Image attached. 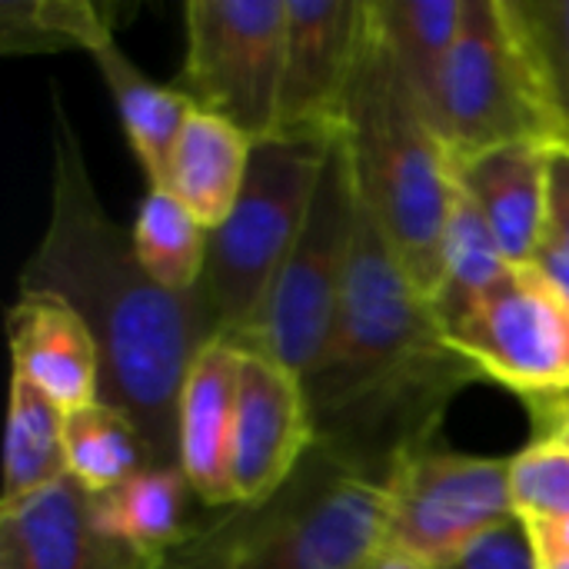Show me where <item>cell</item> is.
Instances as JSON below:
<instances>
[{
    "label": "cell",
    "mask_w": 569,
    "mask_h": 569,
    "mask_svg": "<svg viewBox=\"0 0 569 569\" xmlns=\"http://www.w3.org/2000/svg\"><path fill=\"white\" fill-rule=\"evenodd\" d=\"M20 290L53 293L83 320L100 357V400L133 420L153 467H177L180 390L193 357L220 333L203 290H163L137 260L133 233L103 213L57 90L50 217L23 260Z\"/></svg>",
    "instance_id": "1"
},
{
    "label": "cell",
    "mask_w": 569,
    "mask_h": 569,
    "mask_svg": "<svg viewBox=\"0 0 569 569\" xmlns=\"http://www.w3.org/2000/svg\"><path fill=\"white\" fill-rule=\"evenodd\" d=\"M377 27L407 73L413 93L430 110L447 57L460 37L467 0H370Z\"/></svg>",
    "instance_id": "22"
},
{
    "label": "cell",
    "mask_w": 569,
    "mask_h": 569,
    "mask_svg": "<svg viewBox=\"0 0 569 569\" xmlns=\"http://www.w3.org/2000/svg\"><path fill=\"white\" fill-rule=\"evenodd\" d=\"M523 407L537 427V437H547L553 433L557 427L569 423V387L563 390H550V393H533V397H523Z\"/></svg>",
    "instance_id": "30"
},
{
    "label": "cell",
    "mask_w": 569,
    "mask_h": 569,
    "mask_svg": "<svg viewBox=\"0 0 569 569\" xmlns=\"http://www.w3.org/2000/svg\"><path fill=\"white\" fill-rule=\"evenodd\" d=\"M543 240L569 253V147L550 143L547 157V233Z\"/></svg>",
    "instance_id": "29"
},
{
    "label": "cell",
    "mask_w": 569,
    "mask_h": 569,
    "mask_svg": "<svg viewBox=\"0 0 569 569\" xmlns=\"http://www.w3.org/2000/svg\"><path fill=\"white\" fill-rule=\"evenodd\" d=\"M483 380L437 327L377 220L360 207L353 257L320 363L303 380L317 443L377 483L427 450L457 393Z\"/></svg>",
    "instance_id": "2"
},
{
    "label": "cell",
    "mask_w": 569,
    "mask_h": 569,
    "mask_svg": "<svg viewBox=\"0 0 569 569\" xmlns=\"http://www.w3.org/2000/svg\"><path fill=\"white\" fill-rule=\"evenodd\" d=\"M550 143L517 140L453 160L460 193L483 213L510 263H533L547 233Z\"/></svg>",
    "instance_id": "16"
},
{
    "label": "cell",
    "mask_w": 569,
    "mask_h": 569,
    "mask_svg": "<svg viewBox=\"0 0 569 569\" xmlns=\"http://www.w3.org/2000/svg\"><path fill=\"white\" fill-rule=\"evenodd\" d=\"M63 450H67V473L90 493H110L127 483L133 473L153 467L150 450L117 407L97 400L80 410H70L63 420Z\"/></svg>",
    "instance_id": "24"
},
{
    "label": "cell",
    "mask_w": 569,
    "mask_h": 569,
    "mask_svg": "<svg viewBox=\"0 0 569 569\" xmlns=\"http://www.w3.org/2000/svg\"><path fill=\"white\" fill-rule=\"evenodd\" d=\"M533 267L567 297L569 303V253L567 250H560L557 243H550V240H543L540 243V250H537V257H533Z\"/></svg>",
    "instance_id": "32"
},
{
    "label": "cell",
    "mask_w": 569,
    "mask_h": 569,
    "mask_svg": "<svg viewBox=\"0 0 569 569\" xmlns=\"http://www.w3.org/2000/svg\"><path fill=\"white\" fill-rule=\"evenodd\" d=\"M110 23L100 7L80 0L43 3H3V47H63L77 43L87 53L110 37Z\"/></svg>",
    "instance_id": "26"
},
{
    "label": "cell",
    "mask_w": 569,
    "mask_h": 569,
    "mask_svg": "<svg viewBox=\"0 0 569 569\" xmlns=\"http://www.w3.org/2000/svg\"><path fill=\"white\" fill-rule=\"evenodd\" d=\"M130 233L137 260L163 290L197 293L203 287L210 230L167 187L147 190Z\"/></svg>",
    "instance_id": "23"
},
{
    "label": "cell",
    "mask_w": 569,
    "mask_h": 569,
    "mask_svg": "<svg viewBox=\"0 0 569 569\" xmlns=\"http://www.w3.org/2000/svg\"><path fill=\"white\" fill-rule=\"evenodd\" d=\"M510 463V500L520 523L569 513V447L543 437L527 443Z\"/></svg>",
    "instance_id": "27"
},
{
    "label": "cell",
    "mask_w": 569,
    "mask_h": 569,
    "mask_svg": "<svg viewBox=\"0 0 569 569\" xmlns=\"http://www.w3.org/2000/svg\"><path fill=\"white\" fill-rule=\"evenodd\" d=\"M67 413L30 380L10 377V417H7V457H3V497L0 510L13 507L67 473L63 450Z\"/></svg>",
    "instance_id": "21"
},
{
    "label": "cell",
    "mask_w": 569,
    "mask_h": 569,
    "mask_svg": "<svg viewBox=\"0 0 569 569\" xmlns=\"http://www.w3.org/2000/svg\"><path fill=\"white\" fill-rule=\"evenodd\" d=\"M90 57L97 60V67H100L110 93H113V103H117L123 133H127L130 150L137 153V160H140L150 187H163L167 183V170H170L173 147L180 140V130H183L187 117L197 110V103L180 87L150 83L123 57V50L117 47L113 33L103 37L90 50Z\"/></svg>",
    "instance_id": "18"
},
{
    "label": "cell",
    "mask_w": 569,
    "mask_h": 569,
    "mask_svg": "<svg viewBox=\"0 0 569 569\" xmlns=\"http://www.w3.org/2000/svg\"><path fill=\"white\" fill-rule=\"evenodd\" d=\"M427 117L450 160L517 140L553 143L540 80L507 0H467Z\"/></svg>",
    "instance_id": "6"
},
{
    "label": "cell",
    "mask_w": 569,
    "mask_h": 569,
    "mask_svg": "<svg viewBox=\"0 0 569 569\" xmlns=\"http://www.w3.org/2000/svg\"><path fill=\"white\" fill-rule=\"evenodd\" d=\"M240 347L217 337L190 363L177 403V467L207 510L233 507L230 443L240 387Z\"/></svg>",
    "instance_id": "14"
},
{
    "label": "cell",
    "mask_w": 569,
    "mask_h": 569,
    "mask_svg": "<svg viewBox=\"0 0 569 569\" xmlns=\"http://www.w3.org/2000/svg\"><path fill=\"white\" fill-rule=\"evenodd\" d=\"M367 569H437L433 563H427V560H417V557H410V553H403V550H397V547H383L373 560H370V567Z\"/></svg>",
    "instance_id": "33"
},
{
    "label": "cell",
    "mask_w": 569,
    "mask_h": 569,
    "mask_svg": "<svg viewBox=\"0 0 569 569\" xmlns=\"http://www.w3.org/2000/svg\"><path fill=\"white\" fill-rule=\"evenodd\" d=\"M533 543L537 560H557L569 557V513L567 517H553V520H533L523 523Z\"/></svg>",
    "instance_id": "31"
},
{
    "label": "cell",
    "mask_w": 569,
    "mask_h": 569,
    "mask_svg": "<svg viewBox=\"0 0 569 569\" xmlns=\"http://www.w3.org/2000/svg\"><path fill=\"white\" fill-rule=\"evenodd\" d=\"M7 330L13 373L43 390L63 413L100 400L97 343L63 300L40 290H17Z\"/></svg>",
    "instance_id": "15"
},
{
    "label": "cell",
    "mask_w": 569,
    "mask_h": 569,
    "mask_svg": "<svg viewBox=\"0 0 569 569\" xmlns=\"http://www.w3.org/2000/svg\"><path fill=\"white\" fill-rule=\"evenodd\" d=\"M180 90L207 113L230 120L253 143L280 120L287 0H187Z\"/></svg>",
    "instance_id": "8"
},
{
    "label": "cell",
    "mask_w": 569,
    "mask_h": 569,
    "mask_svg": "<svg viewBox=\"0 0 569 569\" xmlns=\"http://www.w3.org/2000/svg\"><path fill=\"white\" fill-rule=\"evenodd\" d=\"M500 240L493 237L483 213L460 193L450 210L447 237H443V257H440V280L430 293V310L443 337L453 343V333L463 327V320L473 313V307L493 290V283L510 270Z\"/></svg>",
    "instance_id": "20"
},
{
    "label": "cell",
    "mask_w": 569,
    "mask_h": 569,
    "mask_svg": "<svg viewBox=\"0 0 569 569\" xmlns=\"http://www.w3.org/2000/svg\"><path fill=\"white\" fill-rule=\"evenodd\" d=\"M357 217L360 197L353 187L350 157L337 137L327 150L307 223L287 263L280 267L250 333L243 337V350L273 357L300 380L310 377L337 320L357 240Z\"/></svg>",
    "instance_id": "7"
},
{
    "label": "cell",
    "mask_w": 569,
    "mask_h": 569,
    "mask_svg": "<svg viewBox=\"0 0 569 569\" xmlns=\"http://www.w3.org/2000/svg\"><path fill=\"white\" fill-rule=\"evenodd\" d=\"M250 153H253V140L243 130L197 107L180 130L163 187L207 230H217L230 217L243 190Z\"/></svg>",
    "instance_id": "17"
},
{
    "label": "cell",
    "mask_w": 569,
    "mask_h": 569,
    "mask_svg": "<svg viewBox=\"0 0 569 569\" xmlns=\"http://www.w3.org/2000/svg\"><path fill=\"white\" fill-rule=\"evenodd\" d=\"M483 380L520 400L569 387V303L533 267L513 263L453 333Z\"/></svg>",
    "instance_id": "10"
},
{
    "label": "cell",
    "mask_w": 569,
    "mask_h": 569,
    "mask_svg": "<svg viewBox=\"0 0 569 569\" xmlns=\"http://www.w3.org/2000/svg\"><path fill=\"white\" fill-rule=\"evenodd\" d=\"M163 557L133 550L93 520L90 493L60 483L0 510V569H160Z\"/></svg>",
    "instance_id": "13"
},
{
    "label": "cell",
    "mask_w": 569,
    "mask_h": 569,
    "mask_svg": "<svg viewBox=\"0 0 569 569\" xmlns=\"http://www.w3.org/2000/svg\"><path fill=\"white\" fill-rule=\"evenodd\" d=\"M547 437H553V440H563L569 447V423H563V427H557L553 433H547ZM537 440H543V437H537Z\"/></svg>",
    "instance_id": "35"
},
{
    "label": "cell",
    "mask_w": 569,
    "mask_h": 569,
    "mask_svg": "<svg viewBox=\"0 0 569 569\" xmlns=\"http://www.w3.org/2000/svg\"><path fill=\"white\" fill-rule=\"evenodd\" d=\"M340 140L350 157L360 207L383 230L410 283L430 300L457 200L453 160L390 53L373 3Z\"/></svg>",
    "instance_id": "3"
},
{
    "label": "cell",
    "mask_w": 569,
    "mask_h": 569,
    "mask_svg": "<svg viewBox=\"0 0 569 569\" xmlns=\"http://www.w3.org/2000/svg\"><path fill=\"white\" fill-rule=\"evenodd\" d=\"M437 569H540L530 533L520 520L487 530Z\"/></svg>",
    "instance_id": "28"
},
{
    "label": "cell",
    "mask_w": 569,
    "mask_h": 569,
    "mask_svg": "<svg viewBox=\"0 0 569 569\" xmlns=\"http://www.w3.org/2000/svg\"><path fill=\"white\" fill-rule=\"evenodd\" d=\"M190 497L197 493L180 467H147L117 490L90 497V503L103 533L133 550L167 557L193 527Z\"/></svg>",
    "instance_id": "19"
},
{
    "label": "cell",
    "mask_w": 569,
    "mask_h": 569,
    "mask_svg": "<svg viewBox=\"0 0 569 569\" xmlns=\"http://www.w3.org/2000/svg\"><path fill=\"white\" fill-rule=\"evenodd\" d=\"M510 520L517 513L507 460L427 447L387 483V547L433 567Z\"/></svg>",
    "instance_id": "9"
},
{
    "label": "cell",
    "mask_w": 569,
    "mask_h": 569,
    "mask_svg": "<svg viewBox=\"0 0 569 569\" xmlns=\"http://www.w3.org/2000/svg\"><path fill=\"white\" fill-rule=\"evenodd\" d=\"M333 140L270 137L253 143L243 190L230 217L210 230L207 273L200 287L223 340L240 347L250 333L307 223Z\"/></svg>",
    "instance_id": "5"
},
{
    "label": "cell",
    "mask_w": 569,
    "mask_h": 569,
    "mask_svg": "<svg viewBox=\"0 0 569 569\" xmlns=\"http://www.w3.org/2000/svg\"><path fill=\"white\" fill-rule=\"evenodd\" d=\"M370 0H287V53L273 137H340Z\"/></svg>",
    "instance_id": "11"
},
{
    "label": "cell",
    "mask_w": 569,
    "mask_h": 569,
    "mask_svg": "<svg viewBox=\"0 0 569 569\" xmlns=\"http://www.w3.org/2000/svg\"><path fill=\"white\" fill-rule=\"evenodd\" d=\"M237 417L230 443L233 503H263L303 463L317 443L303 380L260 350H243Z\"/></svg>",
    "instance_id": "12"
},
{
    "label": "cell",
    "mask_w": 569,
    "mask_h": 569,
    "mask_svg": "<svg viewBox=\"0 0 569 569\" xmlns=\"http://www.w3.org/2000/svg\"><path fill=\"white\" fill-rule=\"evenodd\" d=\"M540 569H569V557H557V560H537Z\"/></svg>",
    "instance_id": "34"
},
{
    "label": "cell",
    "mask_w": 569,
    "mask_h": 569,
    "mask_svg": "<svg viewBox=\"0 0 569 569\" xmlns=\"http://www.w3.org/2000/svg\"><path fill=\"white\" fill-rule=\"evenodd\" d=\"M387 547V487L320 443L263 503L193 520L160 569H367Z\"/></svg>",
    "instance_id": "4"
},
{
    "label": "cell",
    "mask_w": 569,
    "mask_h": 569,
    "mask_svg": "<svg viewBox=\"0 0 569 569\" xmlns=\"http://www.w3.org/2000/svg\"><path fill=\"white\" fill-rule=\"evenodd\" d=\"M533 60L550 137L569 147V0H507Z\"/></svg>",
    "instance_id": "25"
}]
</instances>
